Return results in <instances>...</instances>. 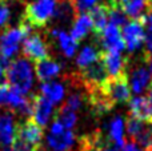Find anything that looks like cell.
<instances>
[{
	"instance_id": "obj_1",
	"label": "cell",
	"mask_w": 152,
	"mask_h": 151,
	"mask_svg": "<svg viewBox=\"0 0 152 151\" xmlns=\"http://www.w3.org/2000/svg\"><path fill=\"white\" fill-rule=\"evenodd\" d=\"M5 79L11 88L27 95L31 92L35 83V68L27 58L13 59L5 67Z\"/></svg>"
},
{
	"instance_id": "obj_2",
	"label": "cell",
	"mask_w": 152,
	"mask_h": 151,
	"mask_svg": "<svg viewBox=\"0 0 152 151\" xmlns=\"http://www.w3.org/2000/svg\"><path fill=\"white\" fill-rule=\"evenodd\" d=\"M59 0H32L24 10V23L29 28H42L53 19Z\"/></svg>"
},
{
	"instance_id": "obj_3",
	"label": "cell",
	"mask_w": 152,
	"mask_h": 151,
	"mask_svg": "<svg viewBox=\"0 0 152 151\" xmlns=\"http://www.w3.org/2000/svg\"><path fill=\"white\" fill-rule=\"evenodd\" d=\"M29 27L21 24L18 27L7 28L0 34V55L5 62L15 58L20 51V45L29 34Z\"/></svg>"
},
{
	"instance_id": "obj_4",
	"label": "cell",
	"mask_w": 152,
	"mask_h": 151,
	"mask_svg": "<svg viewBox=\"0 0 152 151\" xmlns=\"http://www.w3.org/2000/svg\"><path fill=\"white\" fill-rule=\"evenodd\" d=\"M76 136L72 130H67L61 123L53 120L45 136V146L48 151H69L75 146Z\"/></svg>"
},
{
	"instance_id": "obj_5",
	"label": "cell",
	"mask_w": 152,
	"mask_h": 151,
	"mask_svg": "<svg viewBox=\"0 0 152 151\" xmlns=\"http://www.w3.org/2000/svg\"><path fill=\"white\" fill-rule=\"evenodd\" d=\"M100 91L112 106L127 103L131 99V88L127 80V75L119 78H108L100 87Z\"/></svg>"
},
{
	"instance_id": "obj_6",
	"label": "cell",
	"mask_w": 152,
	"mask_h": 151,
	"mask_svg": "<svg viewBox=\"0 0 152 151\" xmlns=\"http://www.w3.org/2000/svg\"><path fill=\"white\" fill-rule=\"evenodd\" d=\"M43 139H44L43 128L31 119H27L19 125L15 144L27 150H39L42 147Z\"/></svg>"
},
{
	"instance_id": "obj_7",
	"label": "cell",
	"mask_w": 152,
	"mask_h": 151,
	"mask_svg": "<svg viewBox=\"0 0 152 151\" xmlns=\"http://www.w3.org/2000/svg\"><path fill=\"white\" fill-rule=\"evenodd\" d=\"M129 138L145 151H152V120H142L129 117L126 122Z\"/></svg>"
},
{
	"instance_id": "obj_8",
	"label": "cell",
	"mask_w": 152,
	"mask_h": 151,
	"mask_svg": "<svg viewBox=\"0 0 152 151\" xmlns=\"http://www.w3.org/2000/svg\"><path fill=\"white\" fill-rule=\"evenodd\" d=\"M19 123L15 112L10 110L0 111V151L15 146L18 138Z\"/></svg>"
},
{
	"instance_id": "obj_9",
	"label": "cell",
	"mask_w": 152,
	"mask_h": 151,
	"mask_svg": "<svg viewBox=\"0 0 152 151\" xmlns=\"http://www.w3.org/2000/svg\"><path fill=\"white\" fill-rule=\"evenodd\" d=\"M121 36L128 52L134 54L144 44V26L142 19H131L121 28Z\"/></svg>"
},
{
	"instance_id": "obj_10",
	"label": "cell",
	"mask_w": 152,
	"mask_h": 151,
	"mask_svg": "<svg viewBox=\"0 0 152 151\" xmlns=\"http://www.w3.org/2000/svg\"><path fill=\"white\" fill-rule=\"evenodd\" d=\"M97 36H99V43L104 52H121L126 50L120 27L108 23L97 34Z\"/></svg>"
},
{
	"instance_id": "obj_11",
	"label": "cell",
	"mask_w": 152,
	"mask_h": 151,
	"mask_svg": "<svg viewBox=\"0 0 152 151\" xmlns=\"http://www.w3.org/2000/svg\"><path fill=\"white\" fill-rule=\"evenodd\" d=\"M55 104H52L50 100L43 98L42 95H36L31 100V115L29 118L32 122H35L40 127H45L50 123V120L53 117V108Z\"/></svg>"
},
{
	"instance_id": "obj_12",
	"label": "cell",
	"mask_w": 152,
	"mask_h": 151,
	"mask_svg": "<svg viewBox=\"0 0 152 151\" xmlns=\"http://www.w3.org/2000/svg\"><path fill=\"white\" fill-rule=\"evenodd\" d=\"M23 54L24 58L28 60L39 62L43 59H47L50 55V48L45 40L40 35L32 34L24 39L23 42Z\"/></svg>"
},
{
	"instance_id": "obj_13",
	"label": "cell",
	"mask_w": 152,
	"mask_h": 151,
	"mask_svg": "<svg viewBox=\"0 0 152 151\" xmlns=\"http://www.w3.org/2000/svg\"><path fill=\"white\" fill-rule=\"evenodd\" d=\"M100 62L110 78H119L126 75L127 60L121 52H102Z\"/></svg>"
},
{
	"instance_id": "obj_14",
	"label": "cell",
	"mask_w": 152,
	"mask_h": 151,
	"mask_svg": "<svg viewBox=\"0 0 152 151\" xmlns=\"http://www.w3.org/2000/svg\"><path fill=\"white\" fill-rule=\"evenodd\" d=\"M127 80H128L131 92H134L135 95H142L143 92H145L150 88L152 82V74L147 67L139 66L135 67L129 72V75L127 76Z\"/></svg>"
},
{
	"instance_id": "obj_15",
	"label": "cell",
	"mask_w": 152,
	"mask_h": 151,
	"mask_svg": "<svg viewBox=\"0 0 152 151\" xmlns=\"http://www.w3.org/2000/svg\"><path fill=\"white\" fill-rule=\"evenodd\" d=\"M107 142L116 149H123L126 144V120L121 115H115L107 126Z\"/></svg>"
},
{
	"instance_id": "obj_16",
	"label": "cell",
	"mask_w": 152,
	"mask_h": 151,
	"mask_svg": "<svg viewBox=\"0 0 152 151\" xmlns=\"http://www.w3.org/2000/svg\"><path fill=\"white\" fill-rule=\"evenodd\" d=\"M61 64L58 63L56 60L47 58L43 60L36 62L35 66V76L40 80V82H50V80H55L56 78L60 75L61 72Z\"/></svg>"
},
{
	"instance_id": "obj_17",
	"label": "cell",
	"mask_w": 152,
	"mask_h": 151,
	"mask_svg": "<svg viewBox=\"0 0 152 151\" xmlns=\"http://www.w3.org/2000/svg\"><path fill=\"white\" fill-rule=\"evenodd\" d=\"M129 112L132 118L142 120H152V100L147 96L136 95L128 102Z\"/></svg>"
},
{
	"instance_id": "obj_18",
	"label": "cell",
	"mask_w": 152,
	"mask_h": 151,
	"mask_svg": "<svg viewBox=\"0 0 152 151\" xmlns=\"http://www.w3.org/2000/svg\"><path fill=\"white\" fill-rule=\"evenodd\" d=\"M40 95L50 100L52 104H58L64 100L66 98V86L56 80H50V82H43L40 86Z\"/></svg>"
},
{
	"instance_id": "obj_19",
	"label": "cell",
	"mask_w": 152,
	"mask_h": 151,
	"mask_svg": "<svg viewBox=\"0 0 152 151\" xmlns=\"http://www.w3.org/2000/svg\"><path fill=\"white\" fill-rule=\"evenodd\" d=\"M51 35H52L53 39L56 40V43H58L61 54H63L66 58H72V56L76 54L79 42H76L68 32H66L64 29L55 28V29H52Z\"/></svg>"
},
{
	"instance_id": "obj_20",
	"label": "cell",
	"mask_w": 152,
	"mask_h": 151,
	"mask_svg": "<svg viewBox=\"0 0 152 151\" xmlns=\"http://www.w3.org/2000/svg\"><path fill=\"white\" fill-rule=\"evenodd\" d=\"M94 29V26H92V20L89 18L88 13H79L77 16L75 18L74 24H72V28H71V35L72 37L79 42V40L84 39V37L88 36V34Z\"/></svg>"
},
{
	"instance_id": "obj_21",
	"label": "cell",
	"mask_w": 152,
	"mask_h": 151,
	"mask_svg": "<svg viewBox=\"0 0 152 151\" xmlns=\"http://www.w3.org/2000/svg\"><path fill=\"white\" fill-rule=\"evenodd\" d=\"M119 7L124 12V15L131 19H140L144 13H147L148 1L147 0H124Z\"/></svg>"
},
{
	"instance_id": "obj_22",
	"label": "cell",
	"mask_w": 152,
	"mask_h": 151,
	"mask_svg": "<svg viewBox=\"0 0 152 151\" xmlns=\"http://www.w3.org/2000/svg\"><path fill=\"white\" fill-rule=\"evenodd\" d=\"M108 12L110 8L108 4H97L88 12L89 18L92 20V26H94V31L99 34L103 28L108 24Z\"/></svg>"
},
{
	"instance_id": "obj_23",
	"label": "cell",
	"mask_w": 152,
	"mask_h": 151,
	"mask_svg": "<svg viewBox=\"0 0 152 151\" xmlns=\"http://www.w3.org/2000/svg\"><path fill=\"white\" fill-rule=\"evenodd\" d=\"M99 60L100 52L97 51V48H95L94 45H86V47L81 48L80 52L76 56V66L80 70H84Z\"/></svg>"
},
{
	"instance_id": "obj_24",
	"label": "cell",
	"mask_w": 152,
	"mask_h": 151,
	"mask_svg": "<svg viewBox=\"0 0 152 151\" xmlns=\"http://www.w3.org/2000/svg\"><path fill=\"white\" fill-rule=\"evenodd\" d=\"M75 8L72 5L71 0H59L58 5H56V11L55 15H53V19H56L58 21H67L69 19H72V16L75 15Z\"/></svg>"
},
{
	"instance_id": "obj_25",
	"label": "cell",
	"mask_w": 152,
	"mask_h": 151,
	"mask_svg": "<svg viewBox=\"0 0 152 151\" xmlns=\"http://www.w3.org/2000/svg\"><path fill=\"white\" fill-rule=\"evenodd\" d=\"M59 123L64 126L67 130H72V128L76 126L77 123V112L72 111V110L67 108V107L61 106L60 110L58 111V115H56V119Z\"/></svg>"
},
{
	"instance_id": "obj_26",
	"label": "cell",
	"mask_w": 152,
	"mask_h": 151,
	"mask_svg": "<svg viewBox=\"0 0 152 151\" xmlns=\"http://www.w3.org/2000/svg\"><path fill=\"white\" fill-rule=\"evenodd\" d=\"M142 21L144 26V44H145V51L148 55L152 54V11L144 13L142 16Z\"/></svg>"
},
{
	"instance_id": "obj_27",
	"label": "cell",
	"mask_w": 152,
	"mask_h": 151,
	"mask_svg": "<svg viewBox=\"0 0 152 151\" xmlns=\"http://www.w3.org/2000/svg\"><path fill=\"white\" fill-rule=\"evenodd\" d=\"M76 13H86L100 3V0H71Z\"/></svg>"
},
{
	"instance_id": "obj_28",
	"label": "cell",
	"mask_w": 152,
	"mask_h": 151,
	"mask_svg": "<svg viewBox=\"0 0 152 151\" xmlns=\"http://www.w3.org/2000/svg\"><path fill=\"white\" fill-rule=\"evenodd\" d=\"M81 106H83V96L77 92H72L64 102V107H67V108L72 110L75 112H77L81 108Z\"/></svg>"
},
{
	"instance_id": "obj_29",
	"label": "cell",
	"mask_w": 152,
	"mask_h": 151,
	"mask_svg": "<svg viewBox=\"0 0 152 151\" xmlns=\"http://www.w3.org/2000/svg\"><path fill=\"white\" fill-rule=\"evenodd\" d=\"M11 19V8L8 0H0V29L8 24Z\"/></svg>"
},
{
	"instance_id": "obj_30",
	"label": "cell",
	"mask_w": 152,
	"mask_h": 151,
	"mask_svg": "<svg viewBox=\"0 0 152 151\" xmlns=\"http://www.w3.org/2000/svg\"><path fill=\"white\" fill-rule=\"evenodd\" d=\"M121 150L123 151H145V150H143L140 146H137L136 143H134V142H131V143H126Z\"/></svg>"
},
{
	"instance_id": "obj_31",
	"label": "cell",
	"mask_w": 152,
	"mask_h": 151,
	"mask_svg": "<svg viewBox=\"0 0 152 151\" xmlns=\"http://www.w3.org/2000/svg\"><path fill=\"white\" fill-rule=\"evenodd\" d=\"M7 79H5V64L0 62V86L5 84Z\"/></svg>"
},
{
	"instance_id": "obj_32",
	"label": "cell",
	"mask_w": 152,
	"mask_h": 151,
	"mask_svg": "<svg viewBox=\"0 0 152 151\" xmlns=\"http://www.w3.org/2000/svg\"><path fill=\"white\" fill-rule=\"evenodd\" d=\"M1 151H40V150H27V149H23V147H19V146H12L10 149H5V150H1Z\"/></svg>"
},
{
	"instance_id": "obj_33",
	"label": "cell",
	"mask_w": 152,
	"mask_h": 151,
	"mask_svg": "<svg viewBox=\"0 0 152 151\" xmlns=\"http://www.w3.org/2000/svg\"><path fill=\"white\" fill-rule=\"evenodd\" d=\"M97 151H123L121 149H116V147H108V146H104L102 149H99Z\"/></svg>"
},
{
	"instance_id": "obj_34",
	"label": "cell",
	"mask_w": 152,
	"mask_h": 151,
	"mask_svg": "<svg viewBox=\"0 0 152 151\" xmlns=\"http://www.w3.org/2000/svg\"><path fill=\"white\" fill-rule=\"evenodd\" d=\"M124 0H108V5H120Z\"/></svg>"
},
{
	"instance_id": "obj_35",
	"label": "cell",
	"mask_w": 152,
	"mask_h": 151,
	"mask_svg": "<svg viewBox=\"0 0 152 151\" xmlns=\"http://www.w3.org/2000/svg\"><path fill=\"white\" fill-rule=\"evenodd\" d=\"M147 63H148V70H150V72L152 74V54L147 58Z\"/></svg>"
},
{
	"instance_id": "obj_36",
	"label": "cell",
	"mask_w": 152,
	"mask_h": 151,
	"mask_svg": "<svg viewBox=\"0 0 152 151\" xmlns=\"http://www.w3.org/2000/svg\"><path fill=\"white\" fill-rule=\"evenodd\" d=\"M148 92H150V96H148V98H150L151 100H152V82H151V86H150V88H148Z\"/></svg>"
},
{
	"instance_id": "obj_37",
	"label": "cell",
	"mask_w": 152,
	"mask_h": 151,
	"mask_svg": "<svg viewBox=\"0 0 152 151\" xmlns=\"http://www.w3.org/2000/svg\"><path fill=\"white\" fill-rule=\"evenodd\" d=\"M147 1H148V8L152 11V0H147Z\"/></svg>"
}]
</instances>
